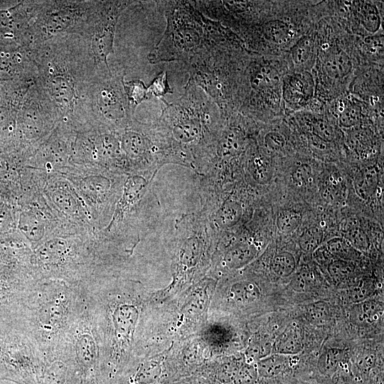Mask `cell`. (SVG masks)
<instances>
[{
  "label": "cell",
  "mask_w": 384,
  "mask_h": 384,
  "mask_svg": "<svg viewBox=\"0 0 384 384\" xmlns=\"http://www.w3.org/2000/svg\"><path fill=\"white\" fill-rule=\"evenodd\" d=\"M80 287L100 338L102 369L117 371L143 353L146 294L135 282L105 274Z\"/></svg>",
  "instance_id": "obj_1"
},
{
  "label": "cell",
  "mask_w": 384,
  "mask_h": 384,
  "mask_svg": "<svg viewBox=\"0 0 384 384\" xmlns=\"http://www.w3.org/2000/svg\"><path fill=\"white\" fill-rule=\"evenodd\" d=\"M36 67V82L43 90L60 121L77 127L86 122L83 94L96 67L82 38L54 37L30 48Z\"/></svg>",
  "instance_id": "obj_2"
},
{
  "label": "cell",
  "mask_w": 384,
  "mask_h": 384,
  "mask_svg": "<svg viewBox=\"0 0 384 384\" xmlns=\"http://www.w3.org/2000/svg\"><path fill=\"white\" fill-rule=\"evenodd\" d=\"M314 1H246L228 28L262 55L284 54L316 21Z\"/></svg>",
  "instance_id": "obj_3"
},
{
  "label": "cell",
  "mask_w": 384,
  "mask_h": 384,
  "mask_svg": "<svg viewBox=\"0 0 384 384\" xmlns=\"http://www.w3.org/2000/svg\"><path fill=\"white\" fill-rule=\"evenodd\" d=\"M85 305L80 286L41 279L31 287L14 317L45 358L68 342Z\"/></svg>",
  "instance_id": "obj_4"
},
{
  "label": "cell",
  "mask_w": 384,
  "mask_h": 384,
  "mask_svg": "<svg viewBox=\"0 0 384 384\" xmlns=\"http://www.w3.org/2000/svg\"><path fill=\"white\" fill-rule=\"evenodd\" d=\"M225 119L216 104L188 80L183 95L165 105L155 122L178 162L203 161Z\"/></svg>",
  "instance_id": "obj_5"
},
{
  "label": "cell",
  "mask_w": 384,
  "mask_h": 384,
  "mask_svg": "<svg viewBox=\"0 0 384 384\" xmlns=\"http://www.w3.org/2000/svg\"><path fill=\"white\" fill-rule=\"evenodd\" d=\"M251 53L237 38L207 46L184 63L188 80L216 104L223 119L238 112L242 78Z\"/></svg>",
  "instance_id": "obj_6"
},
{
  "label": "cell",
  "mask_w": 384,
  "mask_h": 384,
  "mask_svg": "<svg viewBox=\"0 0 384 384\" xmlns=\"http://www.w3.org/2000/svg\"><path fill=\"white\" fill-rule=\"evenodd\" d=\"M166 21L165 31L146 58L151 64L189 60L215 43L225 27L198 11L191 1H158Z\"/></svg>",
  "instance_id": "obj_7"
},
{
  "label": "cell",
  "mask_w": 384,
  "mask_h": 384,
  "mask_svg": "<svg viewBox=\"0 0 384 384\" xmlns=\"http://www.w3.org/2000/svg\"><path fill=\"white\" fill-rule=\"evenodd\" d=\"M317 57L311 70L314 97L327 105L348 92L362 61L356 36L346 33L331 16L324 14L314 23Z\"/></svg>",
  "instance_id": "obj_8"
},
{
  "label": "cell",
  "mask_w": 384,
  "mask_h": 384,
  "mask_svg": "<svg viewBox=\"0 0 384 384\" xmlns=\"http://www.w3.org/2000/svg\"><path fill=\"white\" fill-rule=\"evenodd\" d=\"M289 70L284 54L272 56L252 52L242 78L238 113L260 124L285 117L282 85Z\"/></svg>",
  "instance_id": "obj_9"
},
{
  "label": "cell",
  "mask_w": 384,
  "mask_h": 384,
  "mask_svg": "<svg viewBox=\"0 0 384 384\" xmlns=\"http://www.w3.org/2000/svg\"><path fill=\"white\" fill-rule=\"evenodd\" d=\"M125 70L119 65L97 66L87 80L83 103L90 125L122 130L136 119L124 90Z\"/></svg>",
  "instance_id": "obj_10"
},
{
  "label": "cell",
  "mask_w": 384,
  "mask_h": 384,
  "mask_svg": "<svg viewBox=\"0 0 384 384\" xmlns=\"http://www.w3.org/2000/svg\"><path fill=\"white\" fill-rule=\"evenodd\" d=\"M45 358L14 316L0 319V378L39 384Z\"/></svg>",
  "instance_id": "obj_11"
},
{
  "label": "cell",
  "mask_w": 384,
  "mask_h": 384,
  "mask_svg": "<svg viewBox=\"0 0 384 384\" xmlns=\"http://www.w3.org/2000/svg\"><path fill=\"white\" fill-rule=\"evenodd\" d=\"M286 118L314 158L336 164L347 161L344 133L326 112L303 110Z\"/></svg>",
  "instance_id": "obj_12"
},
{
  "label": "cell",
  "mask_w": 384,
  "mask_h": 384,
  "mask_svg": "<svg viewBox=\"0 0 384 384\" xmlns=\"http://www.w3.org/2000/svg\"><path fill=\"white\" fill-rule=\"evenodd\" d=\"M97 3V1H41L31 28L29 47L58 36L80 34Z\"/></svg>",
  "instance_id": "obj_13"
},
{
  "label": "cell",
  "mask_w": 384,
  "mask_h": 384,
  "mask_svg": "<svg viewBox=\"0 0 384 384\" xmlns=\"http://www.w3.org/2000/svg\"><path fill=\"white\" fill-rule=\"evenodd\" d=\"M136 1H97L88 22L79 34L85 40L95 65H110L114 53L117 26L123 13Z\"/></svg>",
  "instance_id": "obj_14"
},
{
  "label": "cell",
  "mask_w": 384,
  "mask_h": 384,
  "mask_svg": "<svg viewBox=\"0 0 384 384\" xmlns=\"http://www.w3.org/2000/svg\"><path fill=\"white\" fill-rule=\"evenodd\" d=\"M17 118L21 135L30 144L31 151L60 121L52 103L36 81L21 102Z\"/></svg>",
  "instance_id": "obj_15"
},
{
  "label": "cell",
  "mask_w": 384,
  "mask_h": 384,
  "mask_svg": "<svg viewBox=\"0 0 384 384\" xmlns=\"http://www.w3.org/2000/svg\"><path fill=\"white\" fill-rule=\"evenodd\" d=\"M328 12L349 34L363 38L383 31L381 1H328Z\"/></svg>",
  "instance_id": "obj_16"
},
{
  "label": "cell",
  "mask_w": 384,
  "mask_h": 384,
  "mask_svg": "<svg viewBox=\"0 0 384 384\" xmlns=\"http://www.w3.org/2000/svg\"><path fill=\"white\" fill-rule=\"evenodd\" d=\"M325 112L342 131L354 128L370 120L383 119L367 103L346 92L330 102Z\"/></svg>",
  "instance_id": "obj_17"
},
{
  "label": "cell",
  "mask_w": 384,
  "mask_h": 384,
  "mask_svg": "<svg viewBox=\"0 0 384 384\" xmlns=\"http://www.w3.org/2000/svg\"><path fill=\"white\" fill-rule=\"evenodd\" d=\"M348 92L363 100L375 112L383 115V65H360L355 73Z\"/></svg>",
  "instance_id": "obj_18"
},
{
  "label": "cell",
  "mask_w": 384,
  "mask_h": 384,
  "mask_svg": "<svg viewBox=\"0 0 384 384\" xmlns=\"http://www.w3.org/2000/svg\"><path fill=\"white\" fill-rule=\"evenodd\" d=\"M314 92L315 82L311 71L289 70L283 77L282 85L285 117L307 109Z\"/></svg>",
  "instance_id": "obj_19"
},
{
  "label": "cell",
  "mask_w": 384,
  "mask_h": 384,
  "mask_svg": "<svg viewBox=\"0 0 384 384\" xmlns=\"http://www.w3.org/2000/svg\"><path fill=\"white\" fill-rule=\"evenodd\" d=\"M271 242L267 262L270 272L279 279L292 277L298 269L297 256L292 249L294 240L275 237Z\"/></svg>",
  "instance_id": "obj_20"
},
{
  "label": "cell",
  "mask_w": 384,
  "mask_h": 384,
  "mask_svg": "<svg viewBox=\"0 0 384 384\" xmlns=\"http://www.w3.org/2000/svg\"><path fill=\"white\" fill-rule=\"evenodd\" d=\"M284 55L290 70H312L317 57V39L314 23Z\"/></svg>",
  "instance_id": "obj_21"
},
{
  "label": "cell",
  "mask_w": 384,
  "mask_h": 384,
  "mask_svg": "<svg viewBox=\"0 0 384 384\" xmlns=\"http://www.w3.org/2000/svg\"><path fill=\"white\" fill-rule=\"evenodd\" d=\"M261 289L251 278L242 277L233 281L227 291V298L238 306H247L258 301Z\"/></svg>",
  "instance_id": "obj_22"
},
{
  "label": "cell",
  "mask_w": 384,
  "mask_h": 384,
  "mask_svg": "<svg viewBox=\"0 0 384 384\" xmlns=\"http://www.w3.org/2000/svg\"><path fill=\"white\" fill-rule=\"evenodd\" d=\"M303 348L301 328L295 323L288 325L274 341L273 353L285 356L296 355Z\"/></svg>",
  "instance_id": "obj_23"
},
{
  "label": "cell",
  "mask_w": 384,
  "mask_h": 384,
  "mask_svg": "<svg viewBox=\"0 0 384 384\" xmlns=\"http://www.w3.org/2000/svg\"><path fill=\"white\" fill-rule=\"evenodd\" d=\"M147 185L146 180L140 176L129 177L124 186V193L118 203L112 222L122 218L124 213L139 198Z\"/></svg>",
  "instance_id": "obj_24"
},
{
  "label": "cell",
  "mask_w": 384,
  "mask_h": 384,
  "mask_svg": "<svg viewBox=\"0 0 384 384\" xmlns=\"http://www.w3.org/2000/svg\"><path fill=\"white\" fill-rule=\"evenodd\" d=\"M289 363L288 356L273 353L260 360L256 370L262 377L274 378L284 373Z\"/></svg>",
  "instance_id": "obj_25"
},
{
  "label": "cell",
  "mask_w": 384,
  "mask_h": 384,
  "mask_svg": "<svg viewBox=\"0 0 384 384\" xmlns=\"http://www.w3.org/2000/svg\"><path fill=\"white\" fill-rule=\"evenodd\" d=\"M243 212V206L240 201L233 199L227 200L218 212L216 222L221 228H232L242 218Z\"/></svg>",
  "instance_id": "obj_26"
},
{
  "label": "cell",
  "mask_w": 384,
  "mask_h": 384,
  "mask_svg": "<svg viewBox=\"0 0 384 384\" xmlns=\"http://www.w3.org/2000/svg\"><path fill=\"white\" fill-rule=\"evenodd\" d=\"M324 245L335 259L353 262L360 259L363 255L341 236L334 237L325 242Z\"/></svg>",
  "instance_id": "obj_27"
},
{
  "label": "cell",
  "mask_w": 384,
  "mask_h": 384,
  "mask_svg": "<svg viewBox=\"0 0 384 384\" xmlns=\"http://www.w3.org/2000/svg\"><path fill=\"white\" fill-rule=\"evenodd\" d=\"M326 270L333 281L340 285L348 283L355 270L352 262L340 259H334L326 266Z\"/></svg>",
  "instance_id": "obj_28"
},
{
  "label": "cell",
  "mask_w": 384,
  "mask_h": 384,
  "mask_svg": "<svg viewBox=\"0 0 384 384\" xmlns=\"http://www.w3.org/2000/svg\"><path fill=\"white\" fill-rule=\"evenodd\" d=\"M344 352L338 348L326 349L318 360L319 371L326 375L334 374L343 361Z\"/></svg>",
  "instance_id": "obj_29"
},
{
  "label": "cell",
  "mask_w": 384,
  "mask_h": 384,
  "mask_svg": "<svg viewBox=\"0 0 384 384\" xmlns=\"http://www.w3.org/2000/svg\"><path fill=\"white\" fill-rule=\"evenodd\" d=\"M380 305L373 301H363L352 311L353 319L361 324L375 322L380 318Z\"/></svg>",
  "instance_id": "obj_30"
},
{
  "label": "cell",
  "mask_w": 384,
  "mask_h": 384,
  "mask_svg": "<svg viewBox=\"0 0 384 384\" xmlns=\"http://www.w3.org/2000/svg\"><path fill=\"white\" fill-rule=\"evenodd\" d=\"M124 90L131 106L135 110L140 103L151 96L149 87L140 80H124Z\"/></svg>",
  "instance_id": "obj_31"
},
{
  "label": "cell",
  "mask_w": 384,
  "mask_h": 384,
  "mask_svg": "<svg viewBox=\"0 0 384 384\" xmlns=\"http://www.w3.org/2000/svg\"><path fill=\"white\" fill-rule=\"evenodd\" d=\"M306 319L312 324H325L330 319L331 311L329 304L325 302H316L306 306L305 309Z\"/></svg>",
  "instance_id": "obj_32"
},
{
  "label": "cell",
  "mask_w": 384,
  "mask_h": 384,
  "mask_svg": "<svg viewBox=\"0 0 384 384\" xmlns=\"http://www.w3.org/2000/svg\"><path fill=\"white\" fill-rule=\"evenodd\" d=\"M25 234L31 242H38L43 235V223L33 214L26 215L23 220Z\"/></svg>",
  "instance_id": "obj_33"
},
{
  "label": "cell",
  "mask_w": 384,
  "mask_h": 384,
  "mask_svg": "<svg viewBox=\"0 0 384 384\" xmlns=\"http://www.w3.org/2000/svg\"><path fill=\"white\" fill-rule=\"evenodd\" d=\"M148 87L151 95L159 97L165 105L168 104L165 100L164 96L167 93H171L172 90L169 86L167 75L165 72L159 73Z\"/></svg>",
  "instance_id": "obj_34"
},
{
  "label": "cell",
  "mask_w": 384,
  "mask_h": 384,
  "mask_svg": "<svg viewBox=\"0 0 384 384\" xmlns=\"http://www.w3.org/2000/svg\"><path fill=\"white\" fill-rule=\"evenodd\" d=\"M372 291L373 288L370 282L364 280L352 286L350 289L349 297L354 302H363L370 294Z\"/></svg>",
  "instance_id": "obj_35"
},
{
  "label": "cell",
  "mask_w": 384,
  "mask_h": 384,
  "mask_svg": "<svg viewBox=\"0 0 384 384\" xmlns=\"http://www.w3.org/2000/svg\"><path fill=\"white\" fill-rule=\"evenodd\" d=\"M53 201L62 210L68 212L73 213L75 211V201L72 196L66 193H55L53 195Z\"/></svg>",
  "instance_id": "obj_36"
},
{
  "label": "cell",
  "mask_w": 384,
  "mask_h": 384,
  "mask_svg": "<svg viewBox=\"0 0 384 384\" xmlns=\"http://www.w3.org/2000/svg\"><path fill=\"white\" fill-rule=\"evenodd\" d=\"M256 370L252 367L244 368L238 375V381L241 384H248L252 383L255 377Z\"/></svg>",
  "instance_id": "obj_37"
}]
</instances>
